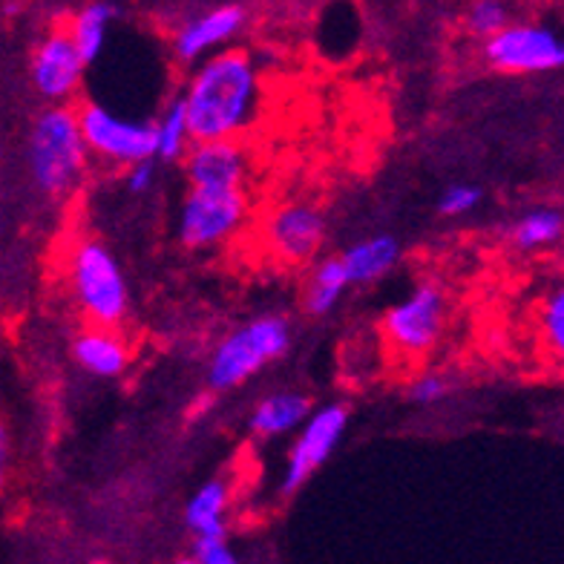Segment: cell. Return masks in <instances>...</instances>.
Returning <instances> with one entry per match:
<instances>
[{
	"instance_id": "obj_1",
	"label": "cell",
	"mask_w": 564,
	"mask_h": 564,
	"mask_svg": "<svg viewBox=\"0 0 564 564\" xmlns=\"http://www.w3.org/2000/svg\"><path fill=\"white\" fill-rule=\"evenodd\" d=\"M187 124L194 141L234 139L253 119L260 98V75L246 50L210 55L187 82Z\"/></svg>"
},
{
	"instance_id": "obj_2",
	"label": "cell",
	"mask_w": 564,
	"mask_h": 564,
	"mask_svg": "<svg viewBox=\"0 0 564 564\" xmlns=\"http://www.w3.org/2000/svg\"><path fill=\"white\" fill-rule=\"evenodd\" d=\"M87 141H84L78 112L64 105L41 110L32 121L26 159H30L32 182L41 194L64 196L78 182L87 164Z\"/></svg>"
},
{
	"instance_id": "obj_3",
	"label": "cell",
	"mask_w": 564,
	"mask_h": 564,
	"mask_svg": "<svg viewBox=\"0 0 564 564\" xmlns=\"http://www.w3.org/2000/svg\"><path fill=\"white\" fill-rule=\"evenodd\" d=\"M291 346V323L280 314H262L230 332L210 355L208 383L214 392H228L251 380L262 366L280 360Z\"/></svg>"
},
{
	"instance_id": "obj_4",
	"label": "cell",
	"mask_w": 564,
	"mask_h": 564,
	"mask_svg": "<svg viewBox=\"0 0 564 564\" xmlns=\"http://www.w3.org/2000/svg\"><path fill=\"white\" fill-rule=\"evenodd\" d=\"M69 285L93 326L116 328L127 317V282L110 248L98 239H82L69 253Z\"/></svg>"
},
{
	"instance_id": "obj_5",
	"label": "cell",
	"mask_w": 564,
	"mask_h": 564,
	"mask_svg": "<svg viewBox=\"0 0 564 564\" xmlns=\"http://www.w3.org/2000/svg\"><path fill=\"white\" fill-rule=\"evenodd\" d=\"M484 58L507 75H535L564 69V37L542 23H507L484 37Z\"/></svg>"
},
{
	"instance_id": "obj_6",
	"label": "cell",
	"mask_w": 564,
	"mask_h": 564,
	"mask_svg": "<svg viewBox=\"0 0 564 564\" xmlns=\"http://www.w3.org/2000/svg\"><path fill=\"white\" fill-rule=\"evenodd\" d=\"M84 141L93 156H101L112 164H135L144 159H156V121H130L116 116L107 107L87 101L78 110Z\"/></svg>"
},
{
	"instance_id": "obj_7",
	"label": "cell",
	"mask_w": 564,
	"mask_h": 564,
	"mask_svg": "<svg viewBox=\"0 0 564 564\" xmlns=\"http://www.w3.org/2000/svg\"><path fill=\"white\" fill-rule=\"evenodd\" d=\"M446 297L435 282H421L409 297L392 305L383 317V337L398 355L421 357L432 351L444 328Z\"/></svg>"
},
{
	"instance_id": "obj_8",
	"label": "cell",
	"mask_w": 564,
	"mask_h": 564,
	"mask_svg": "<svg viewBox=\"0 0 564 564\" xmlns=\"http://www.w3.org/2000/svg\"><path fill=\"white\" fill-rule=\"evenodd\" d=\"M248 214L246 191L191 187L178 214V242L185 248H210L228 239Z\"/></svg>"
},
{
	"instance_id": "obj_9",
	"label": "cell",
	"mask_w": 564,
	"mask_h": 564,
	"mask_svg": "<svg viewBox=\"0 0 564 564\" xmlns=\"http://www.w3.org/2000/svg\"><path fill=\"white\" fill-rule=\"evenodd\" d=\"M346 426H349V409L340 406V403H332V406L312 412V417L303 423V432H300L294 446H291L285 476H282L280 484L282 496L297 492L326 464L328 455L335 453V446L340 444Z\"/></svg>"
},
{
	"instance_id": "obj_10",
	"label": "cell",
	"mask_w": 564,
	"mask_h": 564,
	"mask_svg": "<svg viewBox=\"0 0 564 564\" xmlns=\"http://www.w3.org/2000/svg\"><path fill=\"white\" fill-rule=\"evenodd\" d=\"M87 61L78 53L69 30H53L44 41H37L35 53L30 61V78L37 96L64 105L75 96V89L82 84Z\"/></svg>"
},
{
	"instance_id": "obj_11",
	"label": "cell",
	"mask_w": 564,
	"mask_h": 564,
	"mask_svg": "<svg viewBox=\"0 0 564 564\" xmlns=\"http://www.w3.org/2000/svg\"><path fill=\"white\" fill-rule=\"evenodd\" d=\"M323 239H326L323 214L303 202L282 205L268 223V248L285 265H303V262L314 260L323 248Z\"/></svg>"
},
{
	"instance_id": "obj_12",
	"label": "cell",
	"mask_w": 564,
	"mask_h": 564,
	"mask_svg": "<svg viewBox=\"0 0 564 564\" xmlns=\"http://www.w3.org/2000/svg\"><path fill=\"white\" fill-rule=\"evenodd\" d=\"M185 171L191 187L205 191H242L246 185V153L234 139L194 141L187 150Z\"/></svg>"
},
{
	"instance_id": "obj_13",
	"label": "cell",
	"mask_w": 564,
	"mask_h": 564,
	"mask_svg": "<svg viewBox=\"0 0 564 564\" xmlns=\"http://www.w3.org/2000/svg\"><path fill=\"white\" fill-rule=\"evenodd\" d=\"M242 26H246V9L239 7V3L216 7L210 9V12H202V15L182 23V30L173 37V53H176L178 61L194 64V61H199L208 50L223 46L225 41H230Z\"/></svg>"
},
{
	"instance_id": "obj_14",
	"label": "cell",
	"mask_w": 564,
	"mask_h": 564,
	"mask_svg": "<svg viewBox=\"0 0 564 564\" xmlns=\"http://www.w3.org/2000/svg\"><path fill=\"white\" fill-rule=\"evenodd\" d=\"M75 364L96 378H119L130 366V349L110 326H89L73 340Z\"/></svg>"
},
{
	"instance_id": "obj_15",
	"label": "cell",
	"mask_w": 564,
	"mask_h": 564,
	"mask_svg": "<svg viewBox=\"0 0 564 564\" xmlns=\"http://www.w3.org/2000/svg\"><path fill=\"white\" fill-rule=\"evenodd\" d=\"M312 417V398L300 392H276L253 409L248 426L257 438H276L297 430Z\"/></svg>"
},
{
	"instance_id": "obj_16",
	"label": "cell",
	"mask_w": 564,
	"mask_h": 564,
	"mask_svg": "<svg viewBox=\"0 0 564 564\" xmlns=\"http://www.w3.org/2000/svg\"><path fill=\"white\" fill-rule=\"evenodd\" d=\"M351 285L349 268L343 262V257H328V260H319L314 265L312 276H308V285H305L303 308L312 317H326V314L335 312V305L340 303V297L346 294V289Z\"/></svg>"
},
{
	"instance_id": "obj_17",
	"label": "cell",
	"mask_w": 564,
	"mask_h": 564,
	"mask_svg": "<svg viewBox=\"0 0 564 564\" xmlns=\"http://www.w3.org/2000/svg\"><path fill=\"white\" fill-rule=\"evenodd\" d=\"M340 257L349 268L351 282H371L392 271L398 257H401V246H398V239L392 234H380V237H369L364 242H357V246L346 248Z\"/></svg>"
},
{
	"instance_id": "obj_18",
	"label": "cell",
	"mask_w": 564,
	"mask_h": 564,
	"mask_svg": "<svg viewBox=\"0 0 564 564\" xmlns=\"http://www.w3.org/2000/svg\"><path fill=\"white\" fill-rule=\"evenodd\" d=\"M535 332L544 355L564 369V274L550 282L535 303Z\"/></svg>"
},
{
	"instance_id": "obj_19",
	"label": "cell",
	"mask_w": 564,
	"mask_h": 564,
	"mask_svg": "<svg viewBox=\"0 0 564 564\" xmlns=\"http://www.w3.org/2000/svg\"><path fill=\"white\" fill-rule=\"evenodd\" d=\"M112 18H116V7L112 3H107V0H93L69 23V35H73L75 46H78V53L84 55L87 64H93L101 55V50H105L107 30H110Z\"/></svg>"
},
{
	"instance_id": "obj_20",
	"label": "cell",
	"mask_w": 564,
	"mask_h": 564,
	"mask_svg": "<svg viewBox=\"0 0 564 564\" xmlns=\"http://www.w3.org/2000/svg\"><path fill=\"white\" fill-rule=\"evenodd\" d=\"M225 510H228V487H225V481L202 484L199 492L187 501V528L194 530L196 535H225Z\"/></svg>"
},
{
	"instance_id": "obj_21",
	"label": "cell",
	"mask_w": 564,
	"mask_h": 564,
	"mask_svg": "<svg viewBox=\"0 0 564 564\" xmlns=\"http://www.w3.org/2000/svg\"><path fill=\"white\" fill-rule=\"evenodd\" d=\"M510 239L519 251H542V248L556 246L564 239V216L550 208L530 210L512 225Z\"/></svg>"
},
{
	"instance_id": "obj_22",
	"label": "cell",
	"mask_w": 564,
	"mask_h": 564,
	"mask_svg": "<svg viewBox=\"0 0 564 564\" xmlns=\"http://www.w3.org/2000/svg\"><path fill=\"white\" fill-rule=\"evenodd\" d=\"M191 141H194V135H191V124H187L185 98L176 96L156 121V159L176 162V159L187 156Z\"/></svg>"
},
{
	"instance_id": "obj_23",
	"label": "cell",
	"mask_w": 564,
	"mask_h": 564,
	"mask_svg": "<svg viewBox=\"0 0 564 564\" xmlns=\"http://www.w3.org/2000/svg\"><path fill=\"white\" fill-rule=\"evenodd\" d=\"M507 23H510V12L505 0H473L467 12V26L473 35L490 37L505 30Z\"/></svg>"
},
{
	"instance_id": "obj_24",
	"label": "cell",
	"mask_w": 564,
	"mask_h": 564,
	"mask_svg": "<svg viewBox=\"0 0 564 564\" xmlns=\"http://www.w3.org/2000/svg\"><path fill=\"white\" fill-rule=\"evenodd\" d=\"M478 202H481V191H478L476 185H453L441 194L438 214L464 216L469 214V210H476Z\"/></svg>"
},
{
	"instance_id": "obj_25",
	"label": "cell",
	"mask_w": 564,
	"mask_h": 564,
	"mask_svg": "<svg viewBox=\"0 0 564 564\" xmlns=\"http://www.w3.org/2000/svg\"><path fill=\"white\" fill-rule=\"evenodd\" d=\"M194 562H199V564H234V562H237V556H234V550H230L228 542H225V535L208 533V535H196Z\"/></svg>"
},
{
	"instance_id": "obj_26",
	"label": "cell",
	"mask_w": 564,
	"mask_h": 564,
	"mask_svg": "<svg viewBox=\"0 0 564 564\" xmlns=\"http://www.w3.org/2000/svg\"><path fill=\"white\" fill-rule=\"evenodd\" d=\"M446 392H449V383L438 375H421V378L409 387V401L412 403H423V406H430V403L444 401Z\"/></svg>"
},
{
	"instance_id": "obj_27",
	"label": "cell",
	"mask_w": 564,
	"mask_h": 564,
	"mask_svg": "<svg viewBox=\"0 0 564 564\" xmlns=\"http://www.w3.org/2000/svg\"><path fill=\"white\" fill-rule=\"evenodd\" d=\"M153 178H156V159H144V162L130 164L124 182L130 194H148L153 187Z\"/></svg>"
}]
</instances>
